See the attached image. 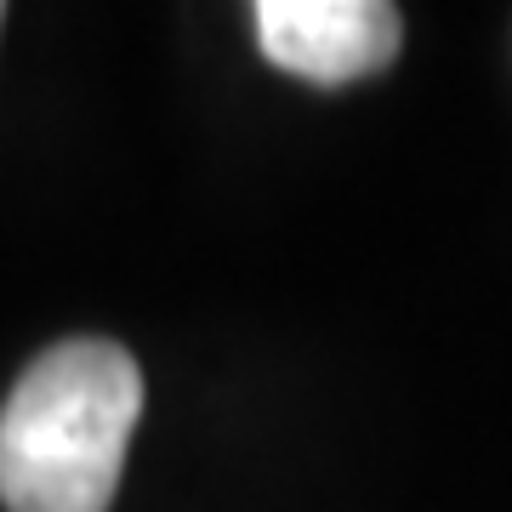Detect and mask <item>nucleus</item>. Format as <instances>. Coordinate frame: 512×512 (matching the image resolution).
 I'll return each instance as SVG.
<instances>
[{"instance_id":"f257e3e1","label":"nucleus","mask_w":512,"mask_h":512,"mask_svg":"<svg viewBox=\"0 0 512 512\" xmlns=\"http://www.w3.org/2000/svg\"><path fill=\"white\" fill-rule=\"evenodd\" d=\"M137 416L143 370L120 342L74 336L46 348L0 410L6 512H109Z\"/></svg>"},{"instance_id":"f03ea898","label":"nucleus","mask_w":512,"mask_h":512,"mask_svg":"<svg viewBox=\"0 0 512 512\" xmlns=\"http://www.w3.org/2000/svg\"><path fill=\"white\" fill-rule=\"evenodd\" d=\"M399 12L382 0H262L256 40L268 63L313 86H348L399 52Z\"/></svg>"},{"instance_id":"7ed1b4c3","label":"nucleus","mask_w":512,"mask_h":512,"mask_svg":"<svg viewBox=\"0 0 512 512\" xmlns=\"http://www.w3.org/2000/svg\"><path fill=\"white\" fill-rule=\"evenodd\" d=\"M0 18H6V6H0Z\"/></svg>"}]
</instances>
